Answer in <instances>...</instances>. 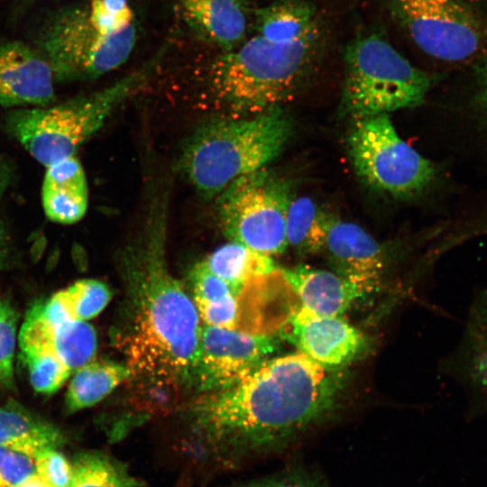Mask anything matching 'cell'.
<instances>
[{
	"mask_svg": "<svg viewBox=\"0 0 487 487\" xmlns=\"http://www.w3.org/2000/svg\"><path fill=\"white\" fill-rule=\"evenodd\" d=\"M259 35L287 43L313 39L315 13L303 0H279L256 12Z\"/></svg>",
	"mask_w": 487,
	"mask_h": 487,
	"instance_id": "44dd1931",
	"label": "cell"
},
{
	"mask_svg": "<svg viewBox=\"0 0 487 487\" xmlns=\"http://www.w3.org/2000/svg\"><path fill=\"white\" fill-rule=\"evenodd\" d=\"M281 336L299 353L335 371L353 362L366 347L363 335L341 317L321 316L303 307L284 325Z\"/></svg>",
	"mask_w": 487,
	"mask_h": 487,
	"instance_id": "7c38bea8",
	"label": "cell"
},
{
	"mask_svg": "<svg viewBox=\"0 0 487 487\" xmlns=\"http://www.w3.org/2000/svg\"><path fill=\"white\" fill-rule=\"evenodd\" d=\"M62 290L73 317L80 321L97 316L111 299L108 287L96 280H80Z\"/></svg>",
	"mask_w": 487,
	"mask_h": 487,
	"instance_id": "4316f807",
	"label": "cell"
},
{
	"mask_svg": "<svg viewBox=\"0 0 487 487\" xmlns=\"http://www.w3.org/2000/svg\"><path fill=\"white\" fill-rule=\"evenodd\" d=\"M289 182L265 168L232 181L217 203L219 223L231 242L268 256L285 252Z\"/></svg>",
	"mask_w": 487,
	"mask_h": 487,
	"instance_id": "9c48e42d",
	"label": "cell"
},
{
	"mask_svg": "<svg viewBox=\"0 0 487 487\" xmlns=\"http://www.w3.org/2000/svg\"><path fill=\"white\" fill-rule=\"evenodd\" d=\"M55 76L44 55L17 41L0 44V105L15 109L55 101Z\"/></svg>",
	"mask_w": 487,
	"mask_h": 487,
	"instance_id": "4fadbf2b",
	"label": "cell"
},
{
	"mask_svg": "<svg viewBox=\"0 0 487 487\" xmlns=\"http://www.w3.org/2000/svg\"><path fill=\"white\" fill-rule=\"evenodd\" d=\"M323 251L335 272L365 294L379 287L385 266L383 253L358 225L330 216Z\"/></svg>",
	"mask_w": 487,
	"mask_h": 487,
	"instance_id": "5bb4252c",
	"label": "cell"
},
{
	"mask_svg": "<svg viewBox=\"0 0 487 487\" xmlns=\"http://www.w3.org/2000/svg\"><path fill=\"white\" fill-rule=\"evenodd\" d=\"M18 313L7 299H0V386L11 389L14 383V357Z\"/></svg>",
	"mask_w": 487,
	"mask_h": 487,
	"instance_id": "83f0119b",
	"label": "cell"
},
{
	"mask_svg": "<svg viewBox=\"0 0 487 487\" xmlns=\"http://www.w3.org/2000/svg\"><path fill=\"white\" fill-rule=\"evenodd\" d=\"M35 472L51 487H71L73 467L59 448L43 451L34 459Z\"/></svg>",
	"mask_w": 487,
	"mask_h": 487,
	"instance_id": "f1b7e54d",
	"label": "cell"
},
{
	"mask_svg": "<svg viewBox=\"0 0 487 487\" xmlns=\"http://www.w3.org/2000/svg\"><path fill=\"white\" fill-rule=\"evenodd\" d=\"M347 148L359 178L396 198L420 195L437 175L435 164L400 138L388 114L355 119Z\"/></svg>",
	"mask_w": 487,
	"mask_h": 487,
	"instance_id": "ba28073f",
	"label": "cell"
},
{
	"mask_svg": "<svg viewBox=\"0 0 487 487\" xmlns=\"http://www.w3.org/2000/svg\"><path fill=\"white\" fill-rule=\"evenodd\" d=\"M204 262L227 283L234 295H238L251 279L276 270L271 256L235 242L220 246Z\"/></svg>",
	"mask_w": 487,
	"mask_h": 487,
	"instance_id": "603a6c76",
	"label": "cell"
},
{
	"mask_svg": "<svg viewBox=\"0 0 487 487\" xmlns=\"http://www.w3.org/2000/svg\"><path fill=\"white\" fill-rule=\"evenodd\" d=\"M303 308L321 316L341 317L365 293L339 274L299 265L282 271Z\"/></svg>",
	"mask_w": 487,
	"mask_h": 487,
	"instance_id": "e0dca14e",
	"label": "cell"
},
{
	"mask_svg": "<svg viewBox=\"0 0 487 487\" xmlns=\"http://www.w3.org/2000/svg\"><path fill=\"white\" fill-rule=\"evenodd\" d=\"M12 169L7 161L0 158V202L3 199L12 180Z\"/></svg>",
	"mask_w": 487,
	"mask_h": 487,
	"instance_id": "d590c367",
	"label": "cell"
},
{
	"mask_svg": "<svg viewBox=\"0 0 487 487\" xmlns=\"http://www.w3.org/2000/svg\"><path fill=\"white\" fill-rule=\"evenodd\" d=\"M452 367L469 402L471 418L487 413V288L474 297Z\"/></svg>",
	"mask_w": 487,
	"mask_h": 487,
	"instance_id": "9a60e30c",
	"label": "cell"
},
{
	"mask_svg": "<svg viewBox=\"0 0 487 487\" xmlns=\"http://www.w3.org/2000/svg\"><path fill=\"white\" fill-rule=\"evenodd\" d=\"M195 305L205 325L228 330L236 328L237 307L234 295L214 302H196Z\"/></svg>",
	"mask_w": 487,
	"mask_h": 487,
	"instance_id": "1f68e13d",
	"label": "cell"
},
{
	"mask_svg": "<svg viewBox=\"0 0 487 487\" xmlns=\"http://www.w3.org/2000/svg\"><path fill=\"white\" fill-rule=\"evenodd\" d=\"M18 344L20 349L46 347L71 372H75L92 361L96 351V335L86 321L48 320L42 314L41 302H37L26 313L18 335Z\"/></svg>",
	"mask_w": 487,
	"mask_h": 487,
	"instance_id": "2e32d148",
	"label": "cell"
},
{
	"mask_svg": "<svg viewBox=\"0 0 487 487\" xmlns=\"http://www.w3.org/2000/svg\"><path fill=\"white\" fill-rule=\"evenodd\" d=\"M195 302H214L234 295L230 287L214 274L204 261L198 263L191 272ZM235 296V295H234Z\"/></svg>",
	"mask_w": 487,
	"mask_h": 487,
	"instance_id": "f546056e",
	"label": "cell"
},
{
	"mask_svg": "<svg viewBox=\"0 0 487 487\" xmlns=\"http://www.w3.org/2000/svg\"><path fill=\"white\" fill-rule=\"evenodd\" d=\"M236 487H326L315 474L300 468H290L273 475L252 480Z\"/></svg>",
	"mask_w": 487,
	"mask_h": 487,
	"instance_id": "d6a6232c",
	"label": "cell"
},
{
	"mask_svg": "<svg viewBox=\"0 0 487 487\" xmlns=\"http://www.w3.org/2000/svg\"><path fill=\"white\" fill-rule=\"evenodd\" d=\"M41 204L45 216L57 224H75L85 216L88 204L87 182L75 155L46 167Z\"/></svg>",
	"mask_w": 487,
	"mask_h": 487,
	"instance_id": "ac0fdd59",
	"label": "cell"
},
{
	"mask_svg": "<svg viewBox=\"0 0 487 487\" xmlns=\"http://www.w3.org/2000/svg\"><path fill=\"white\" fill-rule=\"evenodd\" d=\"M158 238L139 265L135 315L123 345L131 374L178 388L194 382L201 326L196 305L165 268Z\"/></svg>",
	"mask_w": 487,
	"mask_h": 487,
	"instance_id": "7a4b0ae2",
	"label": "cell"
},
{
	"mask_svg": "<svg viewBox=\"0 0 487 487\" xmlns=\"http://www.w3.org/2000/svg\"><path fill=\"white\" fill-rule=\"evenodd\" d=\"M475 88L473 104L482 124L487 129V55L474 68Z\"/></svg>",
	"mask_w": 487,
	"mask_h": 487,
	"instance_id": "836d02e7",
	"label": "cell"
},
{
	"mask_svg": "<svg viewBox=\"0 0 487 487\" xmlns=\"http://www.w3.org/2000/svg\"><path fill=\"white\" fill-rule=\"evenodd\" d=\"M135 41V24L115 32L83 5L56 15L44 29L40 47L56 82H68L95 79L117 69L127 60Z\"/></svg>",
	"mask_w": 487,
	"mask_h": 487,
	"instance_id": "52a82bcc",
	"label": "cell"
},
{
	"mask_svg": "<svg viewBox=\"0 0 487 487\" xmlns=\"http://www.w3.org/2000/svg\"><path fill=\"white\" fill-rule=\"evenodd\" d=\"M65 442L63 432L54 424L15 401L0 406V447L34 459Z\"/></svg>",
	"mask_w": 487,
	"mask_h": 487,
	"instance_id": "ffe728a7",
	"label": "cell"
},
{
	"mask_svg": "<svg viewBox=\"0 0 487 487\" xmlns=\"http://www.w3.org/2000/svg\"><path fill=\"white\" fill-rule=\"evenodd\" d=\"M15 257V247L10 231L0 218V271L13 266Z\"/></svg>",
	"mask_w": 487,
	"mask_h": 487,
	"instance_id": "e575fe53",
	"label": "cell"
},
{
	"mask_svg": "<svg viewBox=\"0 0 487 487\" xmlns=\"http://www.w3.org/2000/svg\"><path fill=\"white\" fill-rule=\"evenodd\" d=\"M131 375L127 365L90 361L75 371L69 384L66 410L73 413L96 405Z\"/></svg>",
	"mask_w": 487,
	"mask_h": 487,
	"instance_id": "7402d4cb",
	"label": "cell"
},
{
	"mask_svg": "<svg viewBox=\"0 0 487 487\" xmlns=\"http://www.w3.org/2000/svg\"><path fill=\"white\" fill-rule=\"evenodd\" d=\"M335 370L300 353L269 358L233 386L210 391L188 417L191 458L214 471L238 469L281 449L333 409Z\"/></svg>",
	"mask_w": 487,
	"mask_h": 487,
	"instance_id": "6da1fadb",
	"label": "cell"
},
{
	"mask_svg": "<svg viewBox=\"0 0 487 487\" xmlns=\"http://www.w3.org/2000/svg\"><path fill=\"white\" fill-rule=\"evenodd\" d=\"M31 385L38 393L51 395L59 391L72 372L57 356L46 347L20 349Z\"/></svg>",
	"mask_w": 487,
	"mask_h": 487,
	"instance_id": "484cf974",
	"label": "cell"
},
{
	"mask_svg": "<svg viewBox=\"0 0 487 487\" xmlns=\"http://www.w3.org/2000/svg\"><path fill=\"white\" fill-rule=\"evenodd\" d=\"M312 39L279 43L260 35L225 51L210 64L207 87L229 117L280 107L299 86L310 60Z\"/></svg>",
	"mask_w": 487,
	"mask_h": 487,
	"instance_id": "277c9868",
	"label": "cell"
},
{
	"mask_svg": "<svg viewBox=\"0 0 487 487\" xmlns=\"http://www.w3.org/2000/svg\"><path fill=\"white\" fill-rule=\"evenodd\" d=\"M292 128L280 107L210 121L188 139L180 168L198 193L211 198L234 179L273 161L287 144Z\"/></svg>",
	"mask_w": 487,
	"mask_h": 487,
	"instance_id": "3957f363",
	"label": "cell"
},
{
	"mask_svg": "<svg viewBox=\"0 0 487 487\" xmlns=\"http://www.w3.org/2000/svg\"><path fill=\"white\" fill-rule=\"evenodd\" d=\"M329 218L310 198H292L285 223L288 245L303 254L323 251Z\"/></svg>",
	"mask_w": 487,
	"mask_h": 487,
	"instance_id": "cb8c5ba5",
	"label": "cell"
},
{
	"mask_svg": "<svg viewBox=\"0 0 487 487\" xmlns=\"http://www.w3.org/2000/svg\"><path fill=\"white\" fill-rule=\"evenodd\" d=\"M186 23L225 51L244 37L247 19L241 0H180Z\"/></svg>",
	"mask_w": 487,
	"mask_h": 487,
	"instance_id": "d6986e66",
	"label": "cell"
},
{
	"mask_svg": "<svg viewBox=\"0 0 487 487\" xmlns=\"http://www.w3.org/2000/svg\"><path fill=\"white\" fill-rule=\"evenodd\" d=\"M345 65L341 107L355 119L418 106L434 81L375 34L349 43Z\"/></svg>",
	"mask_w": 487,
	"mask_h": 487,
	"instance_id": "8992f818",
	"label": "cell"
},
{
	"mask_svg": "<svg viewBox=\"0 0 487 487\" xmlns=\"http://www.w3.org/2000/svg\"><path fill=\"white\" fill-rule=\"evenodd\" d=\"M17 487H51L36 472L24 479Z\"/></svg>",
	"mask_w": 487,
	"mask_h": 487,
	"instance_id": "8d00e7d4",
	"label": "cell"
},
{
	"mask_svg": "<svg viewBox=\"0 0 487 487\" xmlns=\"http://www.w3.org/2000/svg\"><path fill=\"white\" fill-rule=\"evenodd\" d=\"M71 487H144L125 463L99 450L77 453L72 460Z\"/></svg>",
	"mask_w": 487,
	"mask_h": 487,
	"instance_id": "d4e9b609",
	"label": "cell"
},
{
	"mask_svg": "<svg viewBox=\"0 0 487 487\" xmlns=\"http://www.w3.org/2000/svg\"><path fill=\"white\" fill-rule=\"evenodd\" d=\"M278 343L262 335H249L205 325L201 326L194 382L199 390L229 388L275 352Z\"/></svg>",
	"mask_w": 487,
	"mask_h": 487,
	"instance_id": "8fae6325",
	"label": "cell"
},
{
	"mask_svg": "<svg viewBox=\"0 0 487 487\" xmlns=\"http://www.w3.org/2000/svg\"><path fill=\"white\" fill-rule=\"evenodd\" d=\"M34 472L32 458L0 447V487H17Z\"/></svg>",
	"mask_w": 487,
	"mask_h": 487,
	"instance_id": "4dcf8cb0",
	"label": "cell"
},
{
	"mask_svg": "<svg viewBox=\"0 0 487 487\" xmlns=\"http://www.w3.org/2000/svg\"><path fill=\"white\" fill-rule=\"evenodd\" d=\"M389 6L430 57L465 62L487 55V23L462 0H389Z\"/></svg>",
	"mask_w": 487,
	"mask_h": 487,
	"instance_id": "30bf717a",
	"label": "cell"
},
{
	"mask_svg": "<svg viewBox=\"0 0 487 487\" xmlns=\"http://www.w3.org/2000/svg\"><path fill=\"white\" fill-rule=\"evenodd\" d=\"M153 61L99 91L45 106L12 109L5 130L45 168L75 155L152 72Z\"/></svg>",
	"mask_w": 487,
	"mask_h": 487,
	"instance_id": "5b68a950",
	"label": "cell"
}]
</instances>
